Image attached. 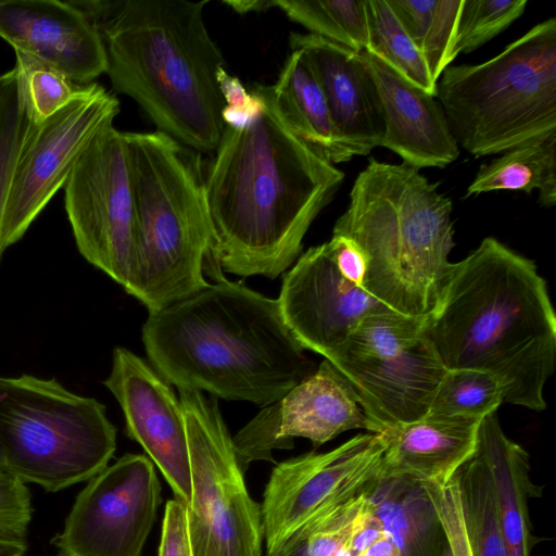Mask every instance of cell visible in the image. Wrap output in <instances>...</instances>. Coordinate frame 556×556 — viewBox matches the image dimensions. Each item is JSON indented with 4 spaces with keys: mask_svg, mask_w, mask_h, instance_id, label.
I'll return each mask as SVG.
<instances>
[{
    "mask_svg": "<svg viewBox=\"0 0 556 556\" xmlns=\"http://www.w3.org/2000/svg\"><path fill=\"white\" fill-rule=\"evenodd\" d=\"M191 470L186 506L193 556H263L262 507L250 495L215 397L179 390Z\"/></svg>",
    "mask_w": 556,
    "mask_h": 556,
    "instance_id": "obj_10",
    "label": "cell"
},
{
    "mask_svg": "<svg viewBox=\"0 0 556 556\" xmlns=\"http://www.w3.org/2000/svg\"><path fill=\"white\" fill-rule=\"evenodd\" d=\"M277 300L301 346L325 358L365 316L384 306L340 267L330 241L299 256L285 275Z\"/></svg>",
    "mask_w": 556,
    "mask_h": 556,
    "instance_id": "obj_16",
    "label": "cell"
},
{
    "mask_svg": "<svg viewBox=\"0 0 556 556\" xmlns=\"http://www.w3.org/2000/svg\"><path fill=\"white\" fill-rule=\"evenodd\" d=\"M303 544L304 534L300 531L278 551L266 554L265 556H301Z\"/></svg>",
    "mask_w": 556,
    "mask_h": 556,
    "instance_id": "obj_43",
    "label": "cell"
},
{
    "mask_svg": "<svg viewBox=\"0 0 556 556\" xmlns=\"http://www.w3.org/2000/svg\"><path fill=\"white\" fill-rule=\"evenodd\" d=\"M441 522L452 556H473L466 533L454 476L446 483L419 482Z\"/></svg>",
    "mask_w": 556,
    "mask_h": 556,
    "instance_id": "obj_34",
    "label": "cell"
},
{
    "mask_svg": "<svg viewBox=\"0 0 556 556\" xmlns=\"http://www.w3.org/2000/svg\"><path fill=\"white\" fill-rule=\"evenodd\" d=\"M384 535V525L375 514L366 497V493H364L361 507L352 521L351 533L346 542V547L354 556H359L366 548L382 539Z\"/></svg>",
    "mask_w": 556,
    "mask_h": 556,
    "instance_id": "obj_37",
    "label": "cell"
},
{
    "mask_svg": "<svg viewBox=\"0 0 556 556\" xmlns=\"http://www.w3.org/2000/svg\"><path fill=\"white\" fill-rule=\"evenodd\" d=\"M103 381L119 403L125 432L161 470L175 498L191 502V470L185 416L172 387L146 361L125 348L113 351Z\"/></svg>",
    "mask_w": 556,
    "mask_h": 556,
    "instance_id": "obj_17",
    "label": "cell"
},
{
    "mask_svg": "<svg viewBox=\"0 0 556 556\" xmlns=\"http://www.w3.org/2000/svg\"><path fill=\"white\" fill-rule=\"evenodd\" d=\"M142 341L167 383L263 407L315 371L278 300L223 277L149 313Z\"/></svg>",
    "mask_w": 556,
    "mask_h": 556,
    "instance_id": "obj_3",
    "label": "cell"
},
{
    "mask_svg": "<svg viewBox=\"0 0 556 556\" xmlns=\"http://www.w3.org/2000/svg\"><path fill=\"white\" fill-rule=\"evenodd\" d=\"M359 556H400L399 548L390 536L386 535L366 548Z\"/></svg>",
    "mask_w": 556,
    "mask_h": 556,
    "instance_id": "obj_40",
    "label": "cell"
},
{
    "mask_svg": "<svg viewBox=\"0 0 556 556\" xmlns=\"http://www.w3.org/2000/svg\"><path fill=\"white\" fill-rule=\"evenodd\" d=\"M290 47L304 52L352 156L367 155L379 147L383 122L362 54L311 33H291Z\"/></svg>",
    "mask_w": 556,
    "mask_h": 556,
    "instance_id": "obj_20",
    "label": "cell"
},
{
    "mask_svg": "<svg viewBox=\"0 0 556 556\" xmlns=\"http://www.w3.org/2000/svg\"><path fill=\"white\" fill-rule=\"evenodd\" d=\"M535 189L542 205L556 204V132L483 164L467 188V195L498 190L531 193Z\"/></svg>",
    "mask_w": 556,
    "mask_h": 556,
    "instance_id": "obj_25",
    "label": "cell"
},
{
    "mask_svg": "<svg viewBox=\"0 0 556 556\" xmlns=\"http://www.w3.org/2000/svg\"><path fill=\"white\" fill-rule=\"evenodd\" d=\"M527 0H463L456 52L470 53L506 29L525 12Z\"/></svg>",
    "mask_w": 556,
    "mask_h": 556,
    "instance_id": "obj_33",
    "label": "cell"
},
{
    "mask_svg": "<svg viewBox=\"0 0 556 556\" xmlns=\"http://www.w3.org/2000/svg\"><path fill=\"white\" fill-rule=\"evenodd\" d=\"M352 429L375 433L345 378L327 361L287 394L265 406L232 438L244 472L256 460L274 462L273 451L290 450L294 438L316 448Z\"/></svg>",
    "mask_w": 556,
    "mask_h": 556,
    "instance_id": "obj_15",
    "label": "cell"
},
{
    "mask_svg": "<svg viewBox=\"0 0 556 556\" xmlns=\"http://www.w3.org/2000/svg\"><path fill=\"white\" fill-rule=\"evenodd\" d=\"M454 478L472 555L507 556L493 478L478 445Z\"/></svg>",
    "mask_w": 556,
    "mask_h": 556,
    "instance_id": "obj_27",
    "label": "cell"
},
{
    "mask_svg": "<svg viewBox=\"0 0 556 556\" xmlns=\"http://www.w3.org/2000/svg\"><path fill=\"white\" fill-rule=\"evenodd\" d=\"M481 419L428 414L381 432V478L446 483L473 454Z\"/></svg>",
    "mask_w": 556,
    "mask_h": 556,
    "instance_id": "obj_21",
    "label": "cell"
},
{
    "mask_svg": "<svg viewBox=\"0 0 556 556\" xmlns=\"http://www.w3.org/2000/svg\"><path fill=\"white\" fill-rule=\"evenodd\" d=\"M27 548L26 540L0 535V556H25Z\"/></svg>",
    "mask_w": 556,
    "mask_h": 556,
    "instance_id": "obj_42",
    "label": "cell"
},
{
    "mask_svg": "<svg viewBox=\"0 0 556 556\" xmlns=\"http://www.w3.org/2000/svg\"><path fill=\"white\" fill-rule=\"evenodd\" d=\"M438 187L414 167L369 159L333 227L362 252L366 291L406 316L433 312L452 264L453 203Z\"/></svg>",
    "mask_w": 556,
    "mask_h": 556,
    "instance_id": "obj_5",
    "label": "cell"
},
{
    "mask_svg": "<svg viewBox=\"0 0 556 556\" xmlns=\"http://www.w3.org/2000/svg\"><path fill=\"white\" fill-rule=\"evenodd\" d=\"M16 76V70L12 68L9 72H5L0 75V103L4 97V93L10 86V84L13 81V79Z\"/></svg>",
    "mask_w": 556,
    "mask_h": 556,
    "instance_id": "obj_44",
    "label": "cell"
},
{
    "mask_svg": "<svg viewBox=\"0 0 556 556\" xmlns=\"http://www.w3.org/2000/svg\"><path fill=\"white\" fill-rule=\"evenodd\" d=\"M232 10L238 13H249L266 11L274 8L273 0H238V1H224Z\"/></svg>",
    "mask_w": 556,
    "mask_h": 556,
    "instance_id": "obj_41",
    "label": "cell"
},
{
    "mask_svg": "<svg viewBox=\"0 0 556 556\" xmlns=\"http://www.w3.org/2000/svg\"><path fill=\"white\" fill-rule=\"evenodd\" d=\"M137 222L128 294L157 312L210 283L212 229L195 155L162 131L124 132Z\"/></svg>",
    "mask_w": 556,
    "mask_h": 556,
    "instance_id": "obj_6",
    "label": "cell"
},
{
    "mask_svg": "<svg viewBox=\"0 0 556 556\" xmlns=\"http://www.w3.org/2000/svg\"><path fill=\"white\" fill-rule=\"evenodd\" d=\"M477 445L493 478L507 556H531L536 540L528 502L540 496V490L530 476L529 454L504 433L496 412L481 419Z\"/></svg>",
    "mask_w": 556,
    "mask_h": 556,
    "instance_id": "obj_22",
    "label": "cell"
},
{
    "mask_svg": "<svg viewBox=\"0 0 556 556\" xmlns=\"http://www.w3.org/2000/svg\"><path fill=\"white\" fill-rule=\"evenodd\" d=\"M427 318L382 306L325 358L349 382L375 433L427 416L447 372L427 337Z\"/></svg>",
    "mask_w": 556,
    "mask_h": 556,
    "instance_id": "obj_9",
    "label": "cell"
},
{
    "mask_svg": "<svg viewBox=\"0 0 556 556\" xmlns=\"http://www.w3.org/2000/svg\"><path fill=\"white\" fill-rule=\"evenodd\" d=\"M161 502L152 460L123 455L77 495L52 539L58 556H141Z\"/></svg>",
    "mask_w": 556,
    "mask_h": 556,
    "instance_id": "obj_13",
    "label": "cell"
},
{
    "mask_svg": "<svg viewBox=\"0 0 556 556\" xmlns=\"http://www.w3.org/2000/svg\"><path fill=\"white\" fill-rule=\"evenodd\" d=\"M372 80L387 148L416 169L445 167L459 155L447 118L437 97L405 79L377 56L361 52Z\"/></svg>",
    "mask_w": 556,
    "mask_h": 556,
    "instance_id": "obj_19",
    "label": "cell"
},
{
    "mask_svg": "<svg viewBox=\"0 0 556 556\" xmlns=\"http://www.w3.org/2000/svg\"><path fill=\"white\" fill-rule=\"evenodd\" d=\"M118 112V100L101 85L91 83L65 108L35 124L12 180L1 230L3 251L24 236L65 186L93 136Z\"/></svg>",
    "mask_w": 556,
    "mask_h": 556,
    "instance_id": "obj_14",
    "label": "cell"
},
{
    "mask_svg": "<svg viewBox=\"0 0 556 556\" xmlns=\"http://www.w3.org/2000/svg\"><path fill=\"white\" fill-rule=\"evenodd\" d=\"M387 1L437 83L458 55L456 34L463 0Z\"/></svg>",
    "mask_w": 556,
    "mask_h": 556,
    "instance_id": "obj_26",
    "label": "cell"
},
{
    "mask_svg": "<svg viewBox=\"0 0 556 556\" xmlns=\"http://www.w3.org/2000/svg\"><path fill=\"white\" fill-rule=\"evenodd\" d=\"M384 447L381 433H361L329 452L277 464L261 505L266 554L362 494L380 476Z\"/></svg>",
    "mask_w": 556,
    "mask_h": 556,
    "instance_id": "obj_12",
    "label": "cell"
},
{
    "mask_svg": "<svg viewBox=\"0 0 556 556\" xmlns=\"http://www.w3.org/2000/svg\"><path fill=\"white\" fill-rule=\"evenodd\" d=\"M157 556H193L186 505L177 498L169 500L165 505Z\"/></svg>",
    "mask_w": 556,
    "mask_h": 556,
    "instance_id": "obj_36",
    "label": "cell"
},
{
    "mask_svg": "<svg viewBox=\"0 0 556 556\" xmlns=\"http://www.w3.org/2000/svg\"><path fill=\"white\" fill-rule=\"evenodd\" d=\"M252 90L262 112L244 128L225 125L204 177L212 229L206 261L235 275L275 279L299 258L344 174L282 123L268 85Z\"/></svg>",
    "mask_w": 556,
    "mask_h": 556,
    "instance_id": "obj_1",
    "label": "cell"
},
{
    "mask_svg": "<svg viewBox=\"0 0 556 556\" xmlns=\"http://www.w3.org/2000/svg\"><path fill=\"white\" fill-rule=\"evenodd\" d=\"M98 29L113 89L134 99L157 130L201 152L216 151L225 101L223 54L203 12L208 0H71Z\"/></svg>",
    "mask_w": 556,
    "mask_h": 556,
    "instance_id": "obj_4",
    "label": "cell"
},
{
    "mask_svg": "<svg viewBox=\"0 0 556 556\" xmlns=\"http://www.w3.org/2000/svg\"><path fill=\"white\" fill-rule=\"evenodd\" d=\"M33 505L26 483L0 472V535L26 540Z\"/></svg>",
    "mask_w": 556,
    "mask_h": 556,
    "instance_id": "obj_35",
    "label": "cell"
},
{
    "mask_svg": "<svg viewBox=\"0 0 556 556\" xmlns=\"http://www.w3.org/2000/svg\"><path fill=\"white\" fill-rule=\"evenodd\" d=\"M0 447L7 472L58 492L109 466L116 428L103 404L54 378L0 376Z\"/></svg>",
    "mask_w": 556,
    "mask_h": 556,
    "instance_id": "obj_8",
    "label": "cell"
},
{
    "mask_svg": "<svg viewBox=\"0 0 556 556\" xmlns=\"http://www.w3.org/2000/svg\"><path fill=\"white\" fill-rule=\"evenodd\" d=\"M503 404L497 379L475 369L447 370L434 395L428 414L482 419Z\"/></svg>",
    "mask_w": 556,
    "mask_h": 556,
    "instance_id": "obj_30",
    "label": "cell"
},
{
    "mask_svg": "<svg viewBox=\"0 0 556 556\" xmlns=\"http://www.w3.org/2000/svg\"><path fill=\"white\" fill-rule=\"evenodd\" d=\"M34 126L26 94L16 71V76L0 103V258L3 253L2 223L14 172Z\"/></svg>",
    "mask_w": 556,
    "mask_h": 556,
    "instance_id": "obj_31",
    "label": "cell"
},
{
    "mask_svg": "<svg viewBox=\"0 0 556 556\" xmlns=\"http://www.w3.org/2000/svg\"><path fill=\"white\" fill-rule=\"evenodd\" d=\"M270 96L282 123L331 164L353 156L342 143L320 86L303 51L292 49Z\"/></svg>",
    "mask_w": 556,
    "mask_h": 556,
    "instance_id": "obj_23",
    "label": "cell"
},
{
    "mask_svg": "<svg viewBox=\"0 0 556 556\" xmlns=\"http://www.w3.org/2000/svg\"><path fill=\"white\" fill-rule=\"evenodd\" d=\"M427 337L447 370L493 375L503 403L545 409L556 359V315L535 263L497 239L452 263Z\"/></svg>",
    "mask_w": 556,
    "mask_h": 556,
    "instance_id": "obj_2",
    "label": "cell"
},
{
    "mask_svg": "<svg viewBox=\"0 0 556 556\" xmlns=\"http://www.w3.org/2000/svg\"><path fill=\"white\" fill-rule=\"evenodd\" d=\"M0 472H7L5 458L0 447Z\"/></svg>",
    "mask_w": 556,
    "mask_h": 556,
    "instance_id": "obj_45",
    "label": "cell"
},
{
    "mask_svg": "<svg viewBox=\"0 0 556 556\" xmlns=\"http://www.w3.org/2000/svg\"><path fill=\"white\" fill-rule=\"evenodd\" d=\"M292 21L355 52L368 43L365 0H273Z\"/></svg>",
    "mask_w": 556,
    "mask_h": 556,
    "instance_id": "obj_28",
    "label": "cell"
},
{
    "mask_svg": "<svg viewBox=\"0 0 556 556\" xmlns=\"http://www.w3.org/2000/svg\"><path fill=\"white\" fill-rule=\"evenodd\" d=\"M365 493L400 556H452L438 515L418 481L379 476Z\"/></svg>",
    "mask_w": 556,
    "mask_h": 556,
    "instance_id": "obj_24",
    "label": "cell"
},
{
    "mask_svg": "<svg viewBox=\"0 0 556 556\" xmlns=\"http://www.w3.org/2000/svg\"><path fill=\"white\" fill-rule=\"evenodd\" d=\"M0 37L78 85L106 72L101 36L71 0L0 1Z\"/></svg>",
    "mask_w": 556,
    "mask_h": 556,
    "instance_id": "obj_18",
    "label": "cell"
},
{
    "mask_svg": "<svg viewBox=\"0 0 556 556\" xmlns=\"http://www.w3.org/2000/svg\"><path fill=\"white\" fill-rule=\"evenodd\" d=\"M368 43L365 52L382 60L396 73L437 96V83L387 0H365Z\"/></svg>",
    "mask_w": 556,
    "mask_h": 556,
    "instance_id": "obj_29",
    "label": "cell"
},
{
    "mask_svg": "<svg viewBox=\"0 0 556 556\" xmlns=\"http://www.w3.org/2000/svg\"><path fill=\"white\" fill-rule=\"evenodd\" d=\"M63 188L78 251L126 290L136 263L137 222L125 135L113 122L93 136Z\"/></svg>",
    "mask_w": 556,
    "mask_h": 556,
    "instance_id": "obj_11",
    "label": "cell"
},
{
    "mask_svg": "<svg viewBox=\"0 0 556 556\" xmlns=\"http://www.w3.org/2000/svg\"><path fill=\"white\" fill-rule=\"evenodd\" d=\"M251 92L253 101L249 105L243 108L225 105L222 113L225 125L236 129L244 128L260 115L263 109V100L254 90Z\"/></svg>",
    "mask_w": 556,
    "mask_h": 556,
    "instance_id": "obj_39",
    "label": "cell"
},
{
    "mask_svg": "<svg viewBox=\"0 0 556 556\" xmlns=\"http://www.w3.org/2000/svg\"><path fill=\"white\" fill-rule=\"evenodd\" d=\"M216 79L226 105L243 108L253 101L252 92H248L240 79L224 67L217 71Z\"/></svg>",
    "mask_w": 556,
    "mask_h": 556,
    "instance_id": "obj_38",
    "label": "cell"
},
{
    "mask_svg": "<svg viewBox=\"0 0 556 556\" xmlns=\"http://www.w3.org/2000/svg\"><path fill=\"white\" fill-rule=\"evenodd\" d=\"M435 97L458 146L476 157L556 132V18L483 63L450 65Z\"/></svg>",
    "mask_w": 556,
    "mask_h": 556,
    "instance_id": "obj_7",
    "label": "cell"
},
{
    "mask_svg": "<svg viewBox=\"0 0 556 556\" xmlns=\"http://www.w3.org/2000/svg\"><path fill=\"white\" fill-rule=\"evenodd\" d=\"M15 68L21 78L33 122L38 125L65 108L85 92L88 85H78L61 72L15 52Z\"/></svg>",
    "mask_w": 556,
    "mask_h": 556,
    "instance_id": "obj_32",
    "label": "cell"
}]
</instances>
